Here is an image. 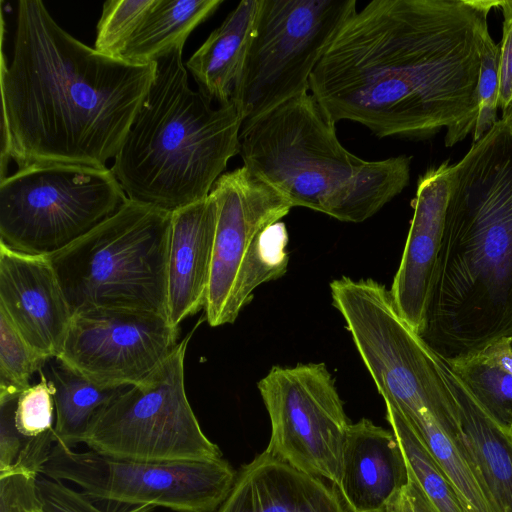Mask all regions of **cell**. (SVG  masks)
<instances>
[{"instance_id": "1", "label": "cell", "mask_w": 512, "mask_h": 512, "mask_svg": "<svg viewBox=\"0 0 512 512\" xmlns=\"http://www.w3.org/2000/svg\"><path fill=\"white\" fill-rule=\"evenodd\" d=\"M491 0H373L349 18L322 56L309 92L336 124L380 138L451 147L474 131L480 49Z\"/></svg>"}, {"instance_id": "2", "label": "cell", "mask_w": 512, "mask_h": 512, "mask_svg": "<svg viewBox=\"0 0 512 512\" xmlns=\"http://www.w3.org/2000/svg\"><path fill=\"white\" fill-rule=\"evenodd\" d=\"M1 180L12 159L105 167L117 155L156 64L104 55L64 30L39 0L17 3L12 58L2 57Z\"/></svg>"}, {"instance_id": "3", "label": "cell", "mask_w": 512, "mask_h": 512, "mask_svg": "<svg viewBox=\"0 0 512 512\" xmlns=\"http://www.w3.org/2000/svg\"><path fill=\"white\" fill-rule=\"evenodd\" d=\"M444 230L418 335L445 361L512 336V124L448 167Z\"/></svg>"}, {"instance_id": "4", "label": "cell", "mask_w": 512, "mask_h": 512, "mask_svg": "<svg viewBox=\"0 0 512 512\" xmlns=\"http://www.w3.org/2000/svg\"><path fill=\"white\" fill-rule=\"evenodd\" d=\"M182 52L155 61L154 82L111 169L128 199L169 212L210 194L239 154L243 123L232 101L213 108L189 87Z\"/></svg>"}, {"instance_id": "5", "label": "cell", "mask_w": 512, "mask_h": 512, "mask_svg": "<svg viewBox=\"0 0 512 512\" xmlns=\"http://www.w3.org/2000/svg\"><path fill=\"white\" fill-rule=\"evenodd\" d=\"M243 166L277 189L293 207L359 223L402 192L411 157L368 161L349 152L335 123L310 92L244 120Z\"/></svg>"}, {"instance_id": "6", "label": "cell", "mask_w": 512, "mask_h": 512, "mask_svg": "<svg viewBox=\"0 0 512 512\" xmlns=\"http://www.w3.org/2000/svg\"><path fill=\"white\" fill-rule=\"evenodd\" d=\"M171 213L127 199L87 234L49 256L71 311H147L167 317Z\"/></svg>"}, {"instance_id": "7", "label": "cell", "mask_w": 512, "mask_h": 512, "mask_svg": "<svg viewBox=\"0 0 512 512\" xmlns=\"http://www.w3.org/2000/svg\"><path fill=\"white\" fill-rule=\"evenodd\" d=\"M210 194L217 225L204 305L211 327L232 324L255 289L288 267V233L281 221L293 206L245 166L223 173Z\"/></svg>"}, {"instance_id": "8", "label": "cell", "mask_w": 512, "mask_h": 512, "mask_svg": "<svg viewBox=\"0 0 512 512\" xmlns=\"http://www.w3.org/2000/svg\"><path fill=\"white\" fill-rule=\"evenodd\" d=\"M356 349L385 403L405 417L456 411L439 356L399 313L390 290L372 279L341 277L330 284Z\"/></svg>"}, {"instance_id": "9", "label": "cell", "mask_w": 512, "mask_h": 512, "mask_svg": "<svg viewBox=\"0 0 512 512\" xmlns=\"http://www.w3.org/2000/svg\"><path fill=\"white\" fill-rule=\"evenodd\" d=\"M127 196L111 169L36 164L0 181V241L50 256L113 215Z\"/></svg>"}, {"instance_id": "10", "label": "cell", "mask_w": 512, "mask_h": 512, "mask_svg": "<svg viewBox=\"0 0 512 512\" xmlns=\"http://www.w3.org/2000/svg\"><path fill=\"white\" fill-rule=\"evenodd\" d=\"M355 0H260L231 101L244 120L309 92L310 77Z\"/></svg>"}, {"instance_id": "11", "label": "cell", "mask_w": 512, "mask_h": 512, "mask_svg": "<svg viewBox=\"0 0 512 512\" xmlns=\"http://www.w3.org/2000/svg\"><path fill=\"white\" fill-rule=\"evenodd\" d=\"M192 333L148 380L125 387L100 410L84 440L89 449L150 462L222 458L202 431L185 390L184 360Z\"/></svg>"}, {"instance_id": "12", "label": "cell", "mask_w": 512, "mask_h": 512, "mask_svg": "<svg viewBox=\"0 0 512 512\" xmlns=\"http://www.w3.org/2000/svg\"><path fill=\"white\" fill-rule=\"evenodd\" d=\"M236 472L223 458L212 461L150 462L115 458L55 443L41 474L69 481L94 501L175 512H216Z\"/></svg>"}, {"instance_id": "13", "label": "cell", "mask_w": 512, "mask_h": 512, "mask_svg": "<svg viewBox=\"0 0 512 512\" xmlns=\"http://www.w3.org/2000/svg\"><path fill=\"white\" fill-rule=\"evenodd\" d=\"M258 390L271 423L265 451L338 490L351 422L326 365L274 366Z\"/></svg>"}, {"instance_id": "14", "label": "cell", "mask_w": 512, "mask_h": 512, "mask_svg": "<svg viewBox=\"0 0 512 512\" xmlns=\"http://www.w3.org/2000/svg\"><path fill=\"white\" fill-rule=\"evenodd\" d=\"M178 332L153 312L86 310L73 315L58 359L103 387L139 385L176 350Z\"/></svg>"}, {"instance_id": "15", "label": "cell", "mask_w": 512, "mask_h": 512, "mask_svg": "<svg viewBox=\"0 0 512 512\" xmlns=\"http://www.w3.org/2000/svg\"><path fill=\"white\" fill-rule=\"evenodd\" d=\"M0 309L39 356L59 357L73 313L49 256L21 253L0 241Z\"/></svg>"}, {"instance_id": "16", "label": "cell", "mask_w": 512, "mask_h": 512, "mask_svg": "<svg viewBox=\"0 0 512 512\" xmlns=\"http://www.w3.org/2000/svg\"><path fill=\"white\" fill-rule=\"evenodd\" d=\"M448 160L418 179L414 213L390 293L406 322L418 332L429 295L444 230L449 194Z\"/></svg>"}, {"instance_id": "17", "label": "cell", "mask_w": 512, "mask_h": 512, "mask_svg": "<svg viewBox=\"0 0 512 512\" xmlns=\"http://www.w3.org/2000/svg\"><path fill=\"white\" fill-rule=\"evenodd\" d=\"M408 480V464L392 430L366 418L349 425L338 488L347 511L384 512Z\"/></svg>"}, {"instance_id": "18", "label": "cell", "mask_w": 512, "mask_h": 512, "mask_svg": "<svg viewBox=\"0 0 512 512\" xmlns=\"http://www.w3.org/2000/svg\"><path fill=\"white\" fill-rule=\"evenodd\" d=\"M216 225L217 203L211 194L171 213L167 318L174 327L204 308Z\"/></svg>"}, {"instance_id": "19", "label": "cell", "mask_w": 512, "mask_h": 512, "mask_svg": "<svg viewBox=\"0 0 512 512\" xmlns=\"http://www.w3.org/2000/svg\"><path fill=\"white\" fill-rule=\"evenodd\" d=\"M216 512H347L335 487L266 451L243 465Z\"/></svg>"}, {"instance_id": "20", "label": "cell", "mask_w": 512, "mask_h": 512, "mask_svg": "<svg viewBox=\"0 0 512 512\" xmlns=\"http://www.w3.org/2000/svg\"><path fill=\"white\" fill-rule=\"evenodd\" d=\"M40 380L17 394H0V475H40L55 438L54 386L43 368Z\"/></svg>"}, {"instance_id": "21", "label": "cell", "mask_w": 512, "mask_h": 512, "mask_svg": "<svg viewBox=\"0 0 512 512\" xmlns=\"http://www.w3.org/2000/svg\"><path fill=\"white\" fill-rule=\"evenodd\" d=\"M260 0H243L187 60L199 91L219 105L231 101L259 11Z\"/></svg>"}, {"instance_id": "22", "label": "cell", "mask_w": 512, "mask_h": 512, "mask_svg": "<svg viewBox=\"0 0 512 512\" xmlns=\"http://www.w3.org/2000/svg\"><path fill=\"white\" fill-rule=\"evenodd\" d=\"M439 363L457 404L464 439L482 480L500 512H512V436L502 431L482 410L453 373Z\"/></svg>"}, {"instance_id": "23", "label": "cell", "mask_w": 512, "mask_h": 512, "mask_svg": "<svg viewBox=\"0 0 512 512\" xmlns=\"http://www.w3.org/2000/svg\"><path fill=\"white\" fill-rule=\"evenodd\" d=\"M43 371L54 386L56 443L74 449L84 443L100 410L125 387L97 385L58 358L49 359Z\"/></svg>"}, {"instance_id": "24", "label": "cell", "mask_w": 512, "mask_h": 512, "mask_svg": "<svg viewBox=\"0 0 512 512\" xmlns=\"http://www.w3.org/2000/svg\"><path fill=\"white\" fill-rule=\"evenodd\" d=\"M222 3V0H157L130 39L122 58L134 63H154L171 50L184 47L192 31Z\"/></svg>"}, {"instance_id": "25", "label": "cell", "mask_w": 512, "mask_h": 512, "mask_svg": "<svg viewBox=\"0 0 512 512\" xmlns=\"http://www.w3.org/2000/svg\"><path fill=\"white\" fill-rule=\"evenodd\" d=\"M446 362L482 410L512 436V374L483 349Z\"/></svg>"}, {"instance_id": "26", "label": "cell", "mask_w": 512, "mask_h": 512, "mask_svg": "<svg viewBox=\"0 0 512 512\" xmlns=\"http://www.w3.org/2000/svg\"><path fill=\"white\" fill-rule=\"evenodd\" d=\"M386 404V419L398 439L407 464L437 512H465L448 481L405 416Z\"/></svg>"}, {"instance_id": "27", "label": "cell", "mask_w": 512, "mask_h": 512, "mask_svg": "<svg viewBox=\"0 0 512 512\" xmlns=\"http://www.w3.org/2000/svg\"><path fill=\"white\" fill-rule=\"evenodd\" d=\"M157 0H109L103 4L94 49L122 58L126 47Z\"/></svg>"}, {"instance_id": "28", "label": "cell", "mask_w": 512, "mask_h": 512, "mask_svg": "<svg viewBox=\"0 0 512 512\" xmlns=\"http://www.w3.org/2000/svg\"><path fill=\"white\" fill-rule=\"evenodd\" d=\"M47 361L21 337L5 312L0 309V394H17Z\"/></svg>"}, {"instance_id": "29", "label": "cell", "mask_w": 512, "mask_h": 512, "mask_svg": "<svg viewBox=\"0 0 512 512\" xmlns=\"http://www.w3.org/2000/svg\"><path fill=\"white\" fill-rule=\"evenodd\" d=\"M480 71L477 83L478 117L473 131V142L481 139L498 121V89L500 47L489 31L485 33L480 49Z\"/></svg>"}, {"instance_id": "30", "label": "cell", "mask_w": 512, "mask_h": 512, "mask_svg": "<svg viewBox=\"0 0 512 512\" xmlns=\"http://www.w3.org/2000/svg\"><path fill=\"white\" fill-rule=\"evenodd\" d=\"M37 479L27 472L0 475V512H43Z\"/></svg>"}, {"instance_id": "31", "label": "cell", "mask_w": 512, "mask_h": 512, "mask_svg": "<svg viewBox=\"0 0 512 512\" xmlns=\"http://www.w3.org/2000/svg\"><path fill=\"white\" fill-rule=\"evenodd\" d=\"M37 484L43 512H109L83 492L64 485L62 481L38 475Z\"/></svg>"}, {"instance_id": "32", "label": "cell", "mask_w": 512, "mask_h": 512, "mask_svg": "<svg viewBox=\"0 0 512 512\" xmlns=\"http://www.w3.org/2000/svg\"><path fill=\"white\" fill-rule=\"evenodd\" d=\"M497 7L503 15L497 105L501 119L512 124V0L499 1Z\"/></svg>"}, {"instance_id": "33", "label": "cell", "mask_w": 512, "mask_h": 512, "mask_svg": "<svg viewBox=\"0 0 512 512\" xmlns=\"http://www.w3.org/2000/svg\"><path fill=\"white\" fill-rule=\"evenodd\" d=\"M483 350L512 374V336L501 337L485 346Z\"/></svg>"}, {"instance_id": "34", "label": "cell", "mask_w": 512, "mask_h": 512, "mask_svg": "<svg viewBox=\"0 0 512 512\" xmlns=\"http://www.w3.org/2000/svg\"><path fill=\"white\" fill-rule=\"evenodd\" d=\"M384 512H415L406 487L391 498Z\"/></svg>"}]
</instances>
